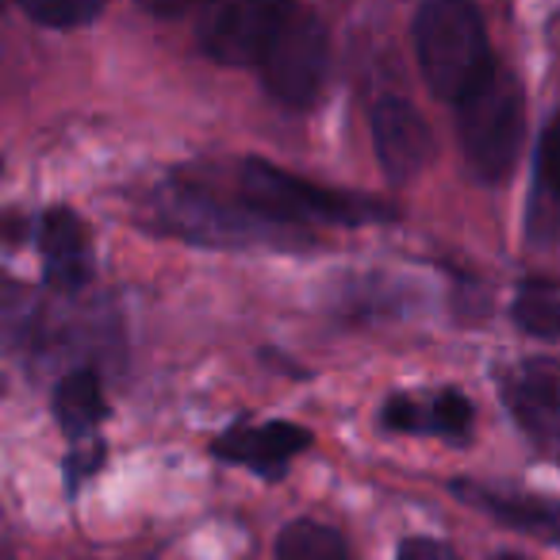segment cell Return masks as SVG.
<instances>
[{
  "mask_svg": "<svg viewBox=\"0 0 560 560\" xmlns=\"http://www.w3.org/2000/svg\"><path fill=\"white\" fill-rule=\"evenodd\" d=\"M415 55L430 93L460 101L491 73L483 20L465 0H430L415 16Z\"/></svg>",
  "mask_w": 560,
  "mask_h": 560,
  "instance_id": "cell-1",
  "label": "cell"
},
{
  "mask_svg": "<svg viewBox=\"0 0 560 560\" xmlns=\"http://www.w3.org/2000/svg\"><path fill=\"white\" fill-rule=\"evenodd\" d=\"M457 104L465 170L483 185L506 180L522 154V139H526V93H522V85L503 66H491L488 78Z\"/></svg>",
  "mask_w": 560,
  "mask_h": 560,
  "instance_id": "cell-2",
  "label": "cell"
},
{
  "mask_svg": "<svg viewBox=\"0 0 560 560\" xmlns=\"http://www.w3.org/2000/svg\"><path fill=\"white\" fill-rule=\"evenodd\" d=\"M242 200L249 211L272 219V223L296 226L300 223H342L361 226L373 219H392L396 208L358 192H335L327 185H315L296 173L280 170L265 158H246L242 162Z\"/></svg>",
  "mask_w": 560,
  "mask_h": 560,
  "instance_id": "cell-3",
  "label": "cell"
},
{
  "mask_svg": "<svg viewBox=\"0 0 560 560\" xmlns=\"http://www.w3.org/2000/svg\"><path fill=\"white\" fill-rule=\"evenodd\" d=\"M158 223L200 246H300L307 242V234L296 226L272 223L249 208H231L196 188H173L158 203Z\"/></svg>",
  "mask_w": 560,
  "mask_h": 560,
  "instance_id": "cell-4",
  "label": "cell"
},
{
  "mask_svg": "<svg viewBox=\"0 0 560 560\" xmlns=\"http://www.w3.org/2000/svg\"><path fill=\"white\" fill-rule=\"evenodd\" d=\"M330 66V35L327 24L312 12H292L280 27L269 55L261 62L265 89L289 108H307L319 96Z\"/></svg>",
  "mask_w": 560,
  "mask_h": 560,
  "instance_id": "cell-5",
  "label": "cell"
},
{
  "mask_svg": "<svg viewBox=\"0 0 560 560\" xmlns=\"http://www.w3.org/2000/svg\"><path fill=\"white\" fill-rule=\"evenodd\" d=\"M292 4L277 0H238V4H215L200 16V47L219 66H261L272 39L292 16Z\"/></svg>",
  "mask_w": 560,
  "mask_h": 560,
  "instance_id": "cell-6",
  "label": "cell"
},
{
  "mask_svg": "<svg viewBox=\"0 0 560 560\" xmlns=\"http://www.w3.org/2000/svg\"><path fill=\"white\" fill-rule=\"evenodd\" d=\"M369 131H373L381 170L396 185H407V180L419 177L427 170L430 154H434V135H430L427 116L396 93H384L373 101V108H369Z\"/></svg>",
  "mask_w": 560,
  "mask_h": 560,
  "instance_id": "cell-7",
  "label": "cell"
},
{
  "mask_svg": "<svg viewBox=\"0 0 560 560\" xmlns=\"http://www.w3.org/2000/svg\"><path fill=\"white\" fill-rule=\"evenodd\" d=\"M312 445V434L296 422H238L215 442V457L226 465L249 468L265 480H280L292 457Z\"/></svg>",
  "mask_w": 560,
  "mask_h": 560,
  "instance_id": "cell-8",
  "label": "cell"
},
{
  "mask_svg": "<svg viewBox=\"0 0 560 560\" xmlns=\"http://www.w3.org/2000/svg\"><path fill=\"white\" fill-rule=\"evenodd\" d=\"M39 254L47 284L58 292H78L93 280L89 231L70 208H50L39 219Z\"/></svg>",
  "mask_w": 560,
  "mask_h": 560,
  "instance_id": "cell-9",
  "label": "cell"
},
{
  "mask_svg": "<svg viewBox=\"0 0 560 560\" xmlns=\"http://www.w3.org/2000/svg\"><path fill=\"white\" fill-rule=\"evenodd\" d=\"M503 392L522 430H529L545 445L560 442V365L552 361L518 365L503 381Z\"/></svg>",
  "mask_w": 560,
  "mask_h": 560,
  "instance_id": "cell-10",
  "label": "cell"
},
{
  "mask_svg": "<svg viewBox=\"0 0 560 560\" xmlns=\"http://www.w3.org/2000/svg\"><path fill=\"white\" fill-rule=\"evenodd\" d=\"M381 422L399 434H434L445 442H465L472 434V399L460 392L392 396L381 411Z\"/></svg>",
  "mask_w": 560,
  "mask_h": 560,
  "instance_id": "cell-11",
  "label": "cell"
},
{
  "mask_svg": "<svg viewBox=\"0 0 560 560\" xmlns=\"http://www.w3.org/2000/svg\"><path fill=\"white\" fill-rule=\"evenodd\" d=\"M104 415H108V407H104V388L96 369H73L58 381L55 419L62 422V430L73 442H89Z\"/></svg>",
  "mask_w": 560,
  "mask_h": 560,
  "instance_id": "cell-12",
  "label": "cell"
},
{
  "mask_svg": "<svg viewBox=\"0 0 560 560\" xmlns=\"http://www.w3.org/2000/svg\"><path fill=\"white\" fill-rule=\"evenodd\" d=\"M511 315H514V323H518V330H526V335L560 342V284L526 280V284L514 292Z\"/></svg>",
  "mask_w": 560,
  "mask_h": 560,
  "instance_id": "cell-13",
  "label": "cell"
},
{
  "mask_svg": "<svg viewBox=\"0 0 560 560\" xmlns=\"http://www.w3.org/2000/svg\"><path fill=\"white\" fill-rule=\"evenodd\" d=\"M277 560H350V552L338 529L296 518L277 534Z\"/></svg>",
  "mask_w": 560,
  "mask_h": 560,
  "instance_id": "cell-14",
  "label": "cell"
},
{
  "mask_svg": "<svg viewBox=\"0 0 560 560\" xmlns=\"http://www.w3.org/2000/svg\"><path fill=\"white\" fill-rule=\"evenodd\" d=\"M35 330V296L16 277L0 272V350L20 346Z\"/></svg>",
  "mask_w": 560,
  "mask_h": 560,
  "instance_id": "cell-15",
  "label": "cell"
},
{
  "mask_svg": "<svg viewBox=\"0 0 560 560\" xmlns=\"http://www.w3.org/2000/svg\"><path fill=\"white\" fill-rule=\"evenodd\" d=\"M24 12L35 24L70 32V27H81L101 16V4H93V0H32V4H24Z\"/></svg>",
  "mask_w": 560,
  "mask_h": 560,
  "instance_id": "cell-16",
  "label": "cell"
},
{
  "mask_svg": "<svg viewBox=\"0 0 560 560\" xmlns=\"http://www.w3.org/2000/svg\"><path fill=\"white\" fill-rule=\"evenodd\" d=\"M537 177L560 200V112L549 119L541 135V150H537Z\"/></svg>",
  "mask_w": 560,
  "mask_h": 560,
  "instance_id": "cell-17",
  "label": "cell"
},
{
  "mask_svg": "<svg viewBox=\"0 0 560 560\" xmlns=\"http://www.w3.org/2000/svg\"><path fill=\"white\" fill-rule=\"evenodd\" d=\"M101 457H104V445L96 442V438H89V442H73L70 457H66V483H70V488H81V483L101 468Z\"/></svg>",
  "mask_w": 560,
  "mask_h": 560,
  "instance_id": "cell-18",
  "label": "cell"
},
{
  "mask_svg": "<svg viewBox=\"0 0 560 560\" xmlns=\"http://www.w3.org/2000/svg\"><path fill=\"white\" fill-rule=\"evenodd\" d=\"M396 560H457L453 549L445 541H434V537H411V541L399 545Z\"/></svg>",
  "mask_w": 560,
  "mask_h": 560,
  "instance_id": "cell-19",
  "label": "cell"
},
{
  "mask_svg": "<svg viewBox=\"0 0 560 560\" xmlns=\"http://www.w3.org/2000/svg\"><path fill=\"white\" fill-rule=\"evenodd\" d=\"M495 560H522V557H514V552H503V557H495Z\"/></svg>",
  "mask_w": 560,
  "mask_h": 560,
  "instance_id": "cell-20",
  "label": "cell"
},
{
  "mask_svg": "<svg viewBox=\"0 0 560 560\" xmlns=\"http://www.w3.org/2000/svg\"><path fill=\"white\" fill-rule=\"evenodd\" d=\"M0 560H12V557H9V552H4V549H0Z\"/></svg>",
  "mask_w": 560,
  "mask_h": 560,
  "instance_id": "cell-21",
  "label": "cell"
}]
</instances>
